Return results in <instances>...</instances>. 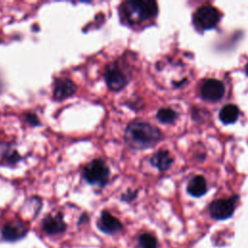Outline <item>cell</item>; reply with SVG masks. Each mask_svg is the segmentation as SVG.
I'll list each match as a JSON object with an SVG mask.
<instances>
[{"label":"cell","mask_w":248,"mask_h":248,"mask_svg":"<svg viewBox=\"0 0 248 248\" xmlns=\"http://www.w3.org/2000/svg\"><path fill=\"white\" fill-rule=\"evenodd\" d=\"M162 138L161 131L143 121H133L125 129L124 140L132 149H146L154 146Z\"/></svg>","instance_id":"1"},{"label":"cell","mask_w":248,"mask_h":248,"mask_svg":"<svg viewBox=\"0 0 248 248\" xmlns=\"http://www.w3.org/2000/svg\"><path fill=\"white\" fill-rule=\"evenodd\" d=\"M121 20L129 25L141 24L158 14V5L153 0H129L119 8Z\"/></svg>","instance_id":"2"},{"label":"cell","mask_w":248,"mask_h":248,"mask_svg":"<svg viewBox=\"0 0 248 248\" xmlns=\"http://www.w3.org/2000/svg\"><path fill=\"white\" fill-rule=\"evenodd\" d=\"M109 175L110 171L108 165L101 159L92 160L82 170V176L87 183L101 188L107 185Z\"/></svg>","instance_id":"3"},{"label":"cell","mask_w":248,"mask_h":248,"mask_svg":"<svg viewBox=\"0 0 248 248\" xmlns=\"http://www.w3.org/2000/svg\"><path fill=\"white\" fill-rule=\"evenodd\" d=\"M104 77L108 87L112 91L122 90L131 78L130 73L118 61L112 62L106 67Z\"/></svg>","instance_id":"4"},{"label":"cell","mask_w":248,"mask_h":248,"mask_svg":"<svg viewBox=\"0 0 248 248\" xmlns=\"http://www.w3.org/2000/svg\"><path fill=\"white\" fill-rule=\"evenodd\" d=\"M220 20V13L211 6H202L198 9L194 16V21L201 29H211Z\"/></svg>","instance_id":"5"},{"label":"cell","mask_w":248,"mask_h":248,"mask_svg":"<svg viewBox=\"0 0 248 248\" xmlns=\"http://www.w3.org/2000/svg\"><path fill=\"white\" fill-rule=\"evenodd\" d=\"M234 206H235L234 198L221 199L211 202V204L209 205V212L214 219L225 220L230 218L232 215L234 211Z\"/></svg>","instance_id":"6"},{"label":"cell","mask_w":248,"mask_h":248,"mask_svg":"<svg viewBox=\"0 0 248 248\" xmlns=\"http://www.w3.org/2000/svg\"><path fill=\"white\" fill-rule=\"evenodd\" d=\"M76 83L68 78H57L53 84V98L62 101L73 96L77 92Z\"/></svg>","instance_id":"7"},{"label":"cell","mask_w":248,"mask_h":248,"mask_svg":"<svg viewBox=\"0 0 248 248\" xmlns=\"http://www.w3.org/2000/svg\"><path fill=\"white\" fill-rule=\"evenodd\" d=\"M201 93L205 100L218 101L223 97L225 93V87L222 81L210 78L202 84Z\"/></svg>","instance_id":"8"},{"label":"cell","mask_w":248,"mask_h":248,"mask_svg":"<svg viewBox=\"0 0 248 248\" xmlns=\"http://www.w3.org/2000/svg\"><path fill=\"white\" fill-rule=\"evenodd\" d=\"M97 226L102 232H104L108 234L116 233L123 229L121 222L116 217H114L113 215L108 213V211L102 212V214L97 222Z\"/></svg>","instance_id":"9"},{"label":"cell","mask_w":248,"mask_h":248,"mask_svg":"<svg viewBox=\"0 0 248 248\" xmlns=\"http://www.w3.org/2000/svg\"><path fill=\"white\" fill-rule=\"evenodd\" d=\"M27 229L21 221H12L7 223L2 229V236L8 241H16L26 234Z\"/></svg>","instance_id":"10"},{"label":"cell","mask_w":248,"mask_h":248,"mask_svg":"<svg viewBox=\"0 0 248 248\" xmlns=\"http://www.w3.org/2000/svg\"><path fill=\"white\" fill-rule=\"evenodd\" d=\"M43 230L48 234H57L66 230V224L60 214L56 216L47 215L43 220Z\"/></svg>","instance_id":"11"},{"label":"cell","mask_w":248,"mask_h":248,"mask_svg":"<svg viewBox=\"0 0 248 248\" xmlns=\"http://www.w3.org/2000/svg\"><path fill=\"white\" fill-rule=\"evenodd\" d=\"M152 166L157 168L159 170H167L172 163V158L167 150H159L150 159Z\"/></svg>","instance_id":"12"},{"label":"cell","mask_w":248,"mask_h":248,"mask_svg":"<svg viewBox=\"0 0 248 248\" xmlns=\"http://www.w3.org/2000/svg\"><path fill=\"white\" fill-rule=\"evenodd\" d=\"M188 193L193 197H201L206 192V181L203 176L197 175L188 183Z\"/></svg>","instance_id":"13"},{"label":"cell","mask_w":248,"mask_h":248,"mask_svg":"<svg viewBox=\"0 0 248 248\" xmlns=\"http://www.w3.org/2000/svg\"><path fill=\"white\" fill-rule=\"evenodd\" d=\"M238 108L236 106L229 104L224 106L219 113V117L221 119V121L225 124H231L236 121V119L238 118Z\"/></svg>","instance_id":"14"},{"label":"cell","mask_w":248,"mask_h":248,"mask_svg":"<svg viewBox=\"0 0 248 248\" xmlns=\"http://www.w3.org/2000/svg\"><path fill=\"white\" fill-rule=\"evenodd\" d=\"M1 158H2V162L5 165H10V166L16 164L21 159L18 152L12 147H8L5 151L2 152Z\"/></svg>","instance_id":"15"},{"label":"cell","mask_w":248,"mask_h":248,"mask_svg":"<svg viewBox=\"0 0 248 248\" xmlns=\"http://www.w3.org/2000/svg\"><path fill=\"white\" fill-rule=\"evenodd\" d=\"M157 119L162 123H172L176 119V112L171 108H161L157 112Z\"/></svg>","instance_id":"16"},{"label":"cell","mask_w":248,"mask_h":248,"mask_svg":"<svg viewBox=\"0 0 248 248\" xmlns=\"http://www.w3.org/2000/svg\"><path fill=\"white\" fill-rule=\"evenodd\" d=\"M140 248H157V239L150 233H142L139 238Z\"/></svg>","instance_id":"17"},{"label":"cell","mask_w":248,"mask_h":248,"mask_svg":"<svg viewBox=\"0 0 248 248\" xmlns=\"http://www.w3.org/2000/svg\"><path fill=\"white\" fill-rule=\"evenodd\" d=\"M26 121L28 124L32 125V126H39L40 125V120L38 118V116L35 113H27L25 115Z\"/></svg>","instance_id":"18"},{"label":"cell","mask_w":248,"mask_h":248,"mask_svg":"<svg viewBox=\"0 0 248 248\" xmlns=\"http://www.w3.org/2000/svg\"><path fill=\"white\" fill-rule=\"evenodd\" d=\"M135 197H136V192L131 193L130 191H128L126 194H124V195L122 196V200H125V201H131V200H133Z\"/></svg>","instance_id":"19"},{"label":"cell","mask_w":248,"mask_h":248,"mask_svg":"<svg viewBox=\"0 0 248 248\" xmlns=\"http://www.w3.org/2000/svg\"><path fill=\"white\" fill-rule=\"evenodd\" d=\"M245 70H246V74L248 75V64L246 65V67H245Z\"/></svg>","instance_id":"20"}]
</instances>
